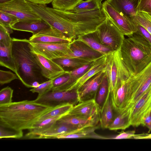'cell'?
Listing matches in <instances>:
<instances>
[{
	"label": "cell",
	"mask_w": 151,
	"mask_h": 151,
	"mask_svg": "<svg viewBox=\"0 0 151 151\" xmlns=\"http://www.w3.org/2000/svg\"><path fill=\"white\" fill-rule=\"evenodd\" d=\"M52 107L34 100L0 105V124L19 131L29 130Z\"/></svg>",
	"instance_id": "obj_1"
},
{
	"label": "cell",
	"mask_w": 151,
	"mask_h": 151,
	"mask_svg": "<svg viewBox=\"0 0 151 151\" xmlns=\"http://www.w3.org/2000/svg\"><path fill=\"white\" fill-rule=\"evenodd\" d=\"M12 50L17 76L22 83L27 88H32L35 81L43 83L45 77L32 53L29 40L12 38Z\"/></svg>",
	"instance_id": "obj_2"
},
{
	"label": "cell",
	"mask_w": 151,
	"mask_h": 151,
	"mask_svg": "<svg viewBox=\"0 0 151 151\" xmlns=\"http://www.w3.org/2000/svg\"><path fill=\"white\" fill-rule=\"evenodd\" d=\"M120 52L131 76L140 72L151 62V46L136 32L125 38Z\"/></svg>",
	"instance_id": "obj_3"
},
{
	"label": "cell",
	"mask_w": 151,
	"mask_h": 151,
	"mask_svg": "<svg viewBox=\"0 0 151 151\" xmlns=\"http://www.w3.org/2000/svg\"><path fill=\"white\" fill-rule=\"evenodd\" d=\"M105 73L108 83V92L115 89L118 82L128 79L131 75L121 57L120 49L113 51L107 55Z\"/></svg>",
	"instance_id": "obj_4"
},
{
	"label": "cell",
	"mask_w": 151,
	"mask_h": 151,
	"mask_svg": "<svg viewBox=\"0 0 151 151\" xmlns=\"http://www.w3.org/2000/svg\"><path fill=\"white\" fill-rule=\"evenodd\" d=\"M95 33L101 43L112 51L120 49L125 38L123 34L107 17L97 27Z\"/></svg>",
	"instance_id": "obj_5"
},
{
	"label": "cell",
	"mask_w": 151,
	"mask_h": 151,
	"mask_svg": "<svg viewBox=\"0 0 151 151\" xmlns=\"http://www.w3.org/2000/svg\"><path fill=\"white\" fill-rule=\"evenodd\" d=\"M102 9L106 17L109 18L124 36L132 35L137 31L136 22L119 12L106 0L102 3Z\"/></svg>",
	"instance_id": "obj_6"
},
{
	"label": "cell",
	"mask_w": 151,
	"mask_h": 151,
	"mask_svg": "<svg viewBox=\"0 0 151 151\" xmlns=\"http://www.w3.org/2000/svg\"><path fill=\"white\" fill-rule=\"evenodd\" d=\"M0 11L13 15L19 21L41 19L33 11L26 0H12L0 4Z\"/></svg>",
	"instance_id": "obj_7"
},
{
	"label": "cell",
	"mask_w": 151,
	"mask_h": 151,
	"mask_svg": "<svg viewBox=\"0 0 151 151\" xmlns=\"http://www.w3.org/2000/svg\"><path fill=\"white\" fill-rule=\"evenodd\" d=\"M34 101L52 107L65 103L74 106L79 102L77 91L75 90L64 91H53L51 90L37 97Z\"/></svg>",
	"instance_id": "obj_8"
},
{
	"label": "cell",
	"mask_w": 151,
	"mask_h": 151,
	"mask_svg": "<svg viewBox=\"0 0 151 151\" xmlns=\"http://www.w3.org/2000/svg\"><path fill=\"white\" fill-rule=\"evenodd\" d=\"M127 81L136 91L129 109L134 104L151 85V62L140 72L135 75L131 76Z\"/></svg>",
	"instance_id": "obj_9"
},
{
	"label": "cell",
	"mask_w": 151,
	"mask_h": 151,
	"mask_svg": "<svg viewBox=\"0 0 151 151\" xmlns=\"http://www.w3.org/2000/svg\"><path fill=\"white\" fill-rule=\"evenodd\" d=\"M44 43L31 42L32 49L37 53L48 59L68 58L71 53L70 43Z\"/></svg>",
	"instance_id": "obj_10"
},
{
	"label": "cell",
	"mask_w": 151,
	"mask_h": 151,
	"mask_svg": "<svg viewBox=\"0 0 151 151\" xmlns=\"http://www.w3.org/2000/svg\"><path fill=\"white\" fill-rule=\"evenodd\" d=\"M101 108L95 99L79 102L73 106L68 115L91 120L98 124Z\"/></svg>",
	"instance_id": "obj_11"
},
{
	"label": "cell",
	"mask_w": 151,
	"mask_h": 151,
	"mask_svg": "<svg viewBox=\"0 0 151 151\" xmlns=\"http://www.w3.org/2000/svg\"><path fill=\"white\" fill-rule=\"evenodd\" d=\"M129 109L131 125L138 127L141 124L144 116L151 109V85Z\"/></svg>",
	"instance_id": "obj_12"
},
{
	"label": "cell",
	"mask_w": 151,
	"mask_h": 151,
	"mask_svg": "<svg viewBox=\"0 0 151 151\" xmlns=\"http://www.w3.org/2000/svg\"><path fill=\"white\" fill-rule=\"evenodd\" d=\"M31 51L41 69L42 75L45 78L54 80L66 72L67 70L52 60L36 52L32 47Z\"/></svg>",
	"instance_id": "obj_13"
},
{
	"label": "cell",
	"mask_w": 151,
	"mask_h": 151,
	"mask_svg": "<svg viewBox=\"0 0 151 151\" xmlns=\"http://www.w3.org/2000/svg\"><path fill=\"white\" fill-rule=\"evenodd\" d=\"M105 69L90 79L77 90L79 102L95 99L98 89L105 74Z\"/></svg>",
	"instance_id": "obj_14"
},
{
	"label": "cell",
	"mask_w": 151,
	"mask_h": 151,
	"mask_svg": "<svg viewBox=\"0 0 151 151\" xmlns=\"http://www.w3.org/2000/svg\"><path fill=\"white\" fill-rule=\"evenodd\" d=\"M29 40L31 42L55 43H70L73 40L51 27L32 35Z\"/></svg>",
	"instance_id": "obj_15"
},
{
	"label": "cell",
	"mask_w": 151,
	"mask_h": 151,
	"mask_svg": "<svg viewBox=\"0 0 151 151\" xmlns=\"http://www.w3.org/2000/svg\"><path fill=\"white\" fill-rule=\"evenodd\" d=\"M107 55H104L95 61L86 71L71 83L67 91L73 90L77 91L90 79L104 69L106 63Z\"/></svg>",
	"instance_id": "obj_16"
},
{
	"label": "cell",
	"mask_w": 151,
	"mask_h": 151,
	"mask_svg": "<svg viewBox=\"0 0 151 151\" xmlns=\"http://www.w3.org/2000/svg\"><path fill=\"white\" fill-rule=\"evenodd\" d=\"M99 126H100V124L96 125H86L69 133L57 136L54 137V139L76 138L108 139V137L99 135L95 132V131L98 129Z\"/></svg>",
	"instance_id": "obj_17"
},
{
	"label": "cell",
	"mask_w": 151,
	"mask_h": 151,
	"mask_svg": "<svg viewBox=\"0 0 151 151\" xmlns=\"http://www.w3.org/2000/svg\"><path fill=\"white\" fill-rule=\"evenodd\" d=\"M71 52L68 58H98L103 55L93 49L83 42L76 39L70 43Z\"/></svg>",
	"instance_id": "obj_18"
},
{
	"label": "cell",
	"mask_w": 151,
	"mask_h": 151,
	"mask_svg": "<svg viewBox=\"0 0 151 151\" xmlns=\"http://www.w3.org/2000/svg\"><path fill=\"white\" fill-rule=\"evenodd\" d=\"M81 127L60 123L57 121L45 131L33 137L31 139H52L57 136L69 133Z\"/></svg>",
	"instance_id": "obj_19"
},
{
	"label": "cell",
	"mask_w": 151,
	"mask_h": 151,
	"mask_svg": "<svg viewBox=\"0 0 151 151\" xmlns=\"http://www.w3.org/2000/svg\"><path fill=\"white\" fill-rule=\"evenodd\" d=\"M119 12L134 19L138 12L140 0H106Z\"/></svg>",
	"instance_id": "obj_20"
},
{
	"label": "cell",
	"mask_w": 151,
	"mask_h": 151,
	"mask_svg": "<svg viewBox=\"0 0 151 151\" xmlns=\"http://www.w3.org/2000/svg\"><path fill=\"white\" fill-rule=\"evenodd\" d=\"M11 27L13 30L29 32L34 35L50 27L41 19L19 21Z\"/></svg>",
	"instance_id": "obj_21"
},
{
	"label": "cell",
	"mask_w": 151,
	"mask_h": 151,
	"mask_svg": "<svg viewBox=\"0 0 151 151\" xmlns=\"http://www.w3.org/2000/svg\"><path fill=\"white\" fill-rule=\"evenodd\" d=\"M114 111L111 102L110 93L108 92L106 97L100 109L99 123L102 128H108L114 119Z\"/></svg>",
	"instance_id": "obj_22"
},
{
	"label": "cell",
	"mask_w": 151,
	"mask_h": 151,
	"mask_svg": "<svg viewBox=\"0 0 151 151\" xmlns=\"http://www.w3.org/2000/svg\"><path fill=\"white\" fill-rule=\"evenodd\" d=\"M76 40L83 42L103 55H107L112 51L101 43L96 35L95 31L81 36Z\"/></svg>",
	"instance_id": "obj_23"
},
{
	"label": "cell",
	"mask_w": 151,
	"mask_h": 151,
	"mask_svg": "<svg viewBox=\"0 0 151 151\" xmlns=\"http://www.w3.org/2000/svg\"><path fill=\"white\" fill-rule=\"evenodd\" d=\"M61 58L52 60L64 68L73 70L90 63L100 58Z\"/></svg>",
	"instance_id": "obj_24"
},
{
	"label": "cell",
	"mask_w": 151,
	"mask_h": 151,
	"mask_svg": "<svg viewBox=\"0 0 151 151\" xmlns=\"http://www.w3.org/2000/svg\"><path fill=\"white\" fill-rule=\"evenodd\" d=\"M130 109L117 113L108 128L111 130H125L131 125L130 119Z\"/></svg>",
	"instance_id": "obj_25"
},
{
	"label": "cell",
	"mask_w": 151,
	"mask_h": 151,
	"mask_svg": "<svg viewBox=\"0 0 151 151\" xmlns=\"http://www.w3.org/2000/svg\"><path fill=\"white\" fill-rule=\"evenodd\" d=\"M0 65L11 70L17 75L15 62L12 53V44L8 47L0 45Z\"/></svg>",
	"instance_id": "obj_26"
},
{
	"label": "cell",
	"mask_w": 151,
	"mask_h": 151,
	"mask_svg": "<svg viewBox=\"0 0 151 151\" xmlns=\"http://www.w3.org/2000/svg\"><path fill=\"white\" fill-rule=\"evenodd\" d=\"M103 0H82L70 11L76 13L89 12L102 9Z\"/></svg>",
	"instance_id": "obj_27"
},
{
	"label": "cell",
	"mask_w": 151,
	"mask_h": 151,
	"mask_svg": "<svg viewBox=\"0 0 151 151\" xmlns=\"http://www.w3.org/2000/svg\"><path fill=\"white\" fill-rule=\"evenodd\" d=\"M73 106L70 104L65 103L53 107L40 117L37 123L45 119L60 115H68Z\"/></svg>",
	"instance_id": "obj_28"
},
{
	"label": "cell",
	"mask_w": 151,
	"mask_h": 151,
	"mask_svg": "<svg viewBox=\"0 0 151 151\" xmlns=\"http://www.w3.org/2000/svg\"><path fill=\"white\" fill-rule=\"evenodd\" d=\"M57 121L80 127L87 125H96L98 124L91 120L68 114L61 118Z\"/></svg>",
	"instance_id": "obj_29"
},
{
	"label": "cell",
	"mask_w": 151,
	"mask_h": 151,
	"mask_svg": "<svg viewBox=\"0 0 151 151\" xmlns=\"http://www.w3.org/2000/svg\"><path fill=\"white\" fill-rule=\"evenodd\" d=\"M83 0H54L52 2L53 8L63 11H70Z\"/></svg>",
	"instance_id": "obj_30"
},
{
	"label": "cell",
	"mask_w": 151,
	"mask_h": 151,
	"mask_svg": "<svg viewBox=\"0 0 151 151\" xmlns=\"http://www.w3.org/2000/svg\"><path fill=\"white\" fill-rule=\"evenodd\" d=\"M108 92V81L105 73L98 89L95 99L97 103L100 108L105 100Z\"/></svg>",
	"instance_id": "obj_31"
},
{
	"label": "cell",
	"mask_w": 151,
	"mask_h": 151,
	"mask_svg": "<svg viewBox=\"0 0 151 151\" xmlns=\"http://www.w3.org/2000/svg\"><path fill=\"white\" fill-rule=\"evenodd\" d=\"M23 137L22 131L16 130L7 126L0 124V138H12L22 139Z\"/></svg>",
	"instance_id": "obj_32"
},
{
	"label": "cell",
	"mask_w": 151,
	"mask_h": 151,
	"mask_svg": "<svg viewBox=\"0 0 151 151\" xmlns=\"http://www.w3.org/2000/svg\"><path fill=\"white\" fill-rule=\"evenodd\" d=\"M133 20L143 27L151 34V16L142 12H137Z\"/></svg>",
	"instance_id": "obj_33"
},
{
	"label": "cell",
	"mask_w": 151,
	"mask_h": 151,
	"mask_svg": "<svg viewBox=\"0 0 151 151\" xmlns=\"http://www.w3.org/2000/svg\"><path fill=\"white\" fill-rule=\"evenodd\" d=\"M19 21V19L14 16L0 11V25L6 27H11Z\"/></svg>",
	"instance_id": "obj_34"
},
{
	"label": "cell",
	"mask_w": 151,
	"mask_h": 151,
	"mask_svg": "<svg viewBox=\"0 0 151 151\" xmlns=\"http://www.w3.org/2000/svg\"><path fill=\"white\" fill-rule=\"evenodd\" d=\"M53 80L44 82L40 83L36 88H33L30 90L32 93H38L37 97H40L51 90L53 87Z\"/></svg>",
	"instance_id": "obj_35"
},
{
	"label": "cell",
	"mask_w": 151,
	"mask_h": 151,
	"mask_svg": "<svg viewBox=\"0 0 151 151\" xmlns=\"http://www.w3.org/2000/svg\"><path fill=\"white\" fill-rule=\"evenodd\" d=\"M13 92V90L9 86L1 89L0 91V105L12 102Z\"/></svg>",
	"instance_id": "obj_36"
},
{
	"label": "cell",
	"mask_w": 151,
	"mask_h": 151,
	"mask_svg": "<svg viewBox=\"0 0 151 151\" xmlns=\"http://www.w3.org/2000/svg\"><path fill=\"white\" fill-rule=\"evenodd\" d=\"M10 34L2 25H0V45L8 47L12 44V38Z\"/></svg>",
	"instance_id": "obj_37"
},
{
	"label": "cell",
	"mask_w": 151,
	"mask_h": 151,
	"mask_svg": "<svg viewBox=\"0 0 151 151\" xmlns=\"http://www.w3.org/2000/svg\"><path fill=\"white\" fill-rule=\"evenodd\" d=\"M95 61L77 68L71 70H68L69 73L72 79L74 81L77 78L82 76L92 66Z\"/></svg>",
	"instance_id": "obj_38"
},
{
	"label": "cell",
	"mask_w": 151,
	"mask_h": 151,
	"mask_svg": "<svg viewBox=\"0 0 151 151\" xmlns=\"http://www.w3.org/2000/svg\"><path fill=\"white\" fill-rule=\"evenodd\" d=\"M19 79L17 75L10 71L0 70V84L9 83L15 79Z\"/></svg>",
	"instance_id": "obj_39"
},
{
	"label": "cell",
	"mask_w": 151,
	"mask_h": 151,
	"mask_svg": "<svg viewBox=\"0 0 151 151\" xmlns=\"http://www.w3.org/2000/svg\"><path fill=\"white\" fill-rule=\"evenodd\" d=\"M71 78L68 70L63 75L53 80V87L52 89H54L60 87L66 83Z\"/></svg>",
	"instance_id": "obj_40"
},
{
	"label": "cell",
	"mask_w": 151,
	"mask_h": 151,
	"mask_svg": "<svg viewBox=\"0 0 151 151\" xmlns=\"http://www.w3.org/2000/svg\"><path fill=\"white\" fill-rule=\"evenodd\" d=\"M138 12H145L151 16V0H140Z\"/></svg>",
	"instance_id": "obj_41"
},
{
	"label": "cell",
	"mask_w": 151,
	"mask_h": 151,
	"mask_svg": "<svg viewBox=\"0 0 151 151\" xmlns=\"http://www.w3.org/2000/svg\"><path fill=\"white\" fill-rule=\"evenodd\" d=\"M136 24L137 30L136 32L142 36L151 46V34L142 26L137 22Z\"/></svg>",
	"instance_id": "obj_42"
},
{
	"label": "cell",
	"mask_w": 151,
	"mask_h": 151,
	"mask_svg": "<svg viewBox=\"0 0 151 151\" xmlns=\"http://www.w3.org/2000/svg\"><path fill=\"white\" fill-rule=\"evenodd\" d=\"M134 130L129 131L127 132L122 131L118 134L115 137L110 138L109 139H131L135 134Z\"/></svg>",
	"instance_id": "obj_43"
},
{
	"label": "cell",
	"mask_w": 151,
	"mask_h": 151,
	"mask_svg": "<svg viewBox=\"0 0 151 151\" xmlns=\"http://www.w3.org/2000/svg\"><path fill=\"white\" fill-rule=\"evenodd\" d=\"M141 124L146 127L149 129L148 133L151 131V109L142 118Z\"/></svg>",
	"instance_id": "obj_44"
},
{
	"label": "cell",
	"mask_w": 151,
	"mask_h": 151,
	"mask_svg": "<svg viewBox=\"0 0 151 151\" xmlns=\"http://www.w3.org/2000/svg\"><path fill=\"white\" fill-rule=\"evenodd\" d=\"M134 139H151V134L143 133L135 134L133 137Z\"/></svg>",
	"instance_id": "obj_45"
},
{
	"label": "cell",
	"mask_w": 151,
	"mask_h": 151,
	"mask_svg": "<svg viewBox=\"0 0 151 151\" xmlns=\"http://www.w3.org/2000/svg\"><path fill=\"white\" fill-rule=\"evenodd\" d=\"M29 2H32L36 4L46 5L49 4L54 0H26Z\"/></svg>",
	"instance_id": "obj_46"
},
{
	"label": "cell",
	"mask_w": 151,
	"mask_h": 151,
	"mask_svg": "<svg viewBox=\"0 0 151 151\" xmlns=\"http://www.w3.org/2000/svg\"><path fill=\"white\" fill-rule=\"evenodd\" d=\"M40 83L37 81H35L32 84V88H36L37 87Z\"/></svg>",
	"instance_id": "obj_47"
},
{
	"label": "cell",
	"mask_w": 151,
	"mask_h": 151,
	"mask_svg": "<svg viewBox=\"0 0 151 151\" xmlns=\"http://www.w3.org/2000/svg\"><path fill=\"white\" fill-rule=\"evenodd\" d=\"M11 0H0V4L6 3Z\"/></svg>",
	"instance_id": "obj_48"
}]
</instances>
